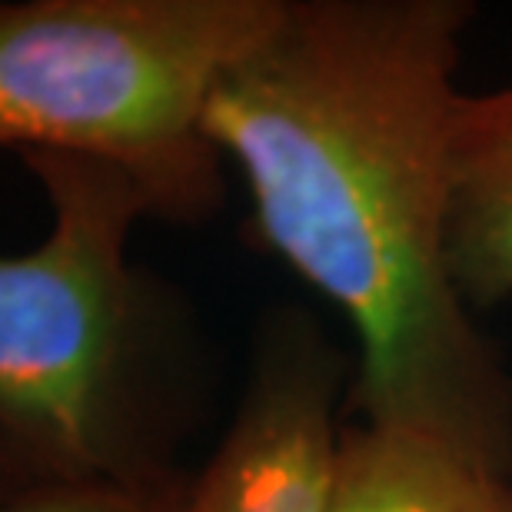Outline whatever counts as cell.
I'll use <instances>...</instances> for the list:
<instances>
[{"label":"cell","instance_id":"1","mask_svg":"<svg viewBox=\"0 0 512 512\" xmlns=\"http://www.w3.org/2000/svg\"><path fill=\"white\" fill-rule=\"evenodd\" d=\"M469 0H286L213 90L253 230L353 326L366 426L512 479V373L446 263L453 84Z\"/></svg>","mask_w":512,"mask_h":512},{"label":"cell","instance_id":"2","mask_svg":"<svg viewBox=\"0 0 512 512\" xmlns=\"http://www.w3.org/2000/svg\"><path fill=\"white\" fill-rule=\"evenodd\" d=\"M50 203L34 250L0 260L4 473L30 483H133L167 473L147 413L150 300L127 260L147 217L127 173L60 150L20 153Z\"/></svg>","mask_w":512,"mask_h":512},{"label":"cell","instance_id":"3","mask_svg":"<svg viewBox=\"0 0 512 512\" xmlns=\"http://www.w3.org/2000/svg\"><path fill=\"white\" fill-rule=\"evenodd\" d=\"M286 0H14L0 7V143L127 173L147 217L197 227L223 203L207 117L223 74Z\"/></svg>","mask_w":512,"mask_h":512},{"label":"cell","instance_id":"4","mask_svg":"<svg viewBox=\"0 0 512 512\" xmlns=\"http://www.w3.org/2000/svg\"><path fill=\"white\" fill-rule=\"evenodd\" d=\"M343 376V356L310 316H266L233 423L183 512H330Z\"/></svg>","mask_w":512,"mask_h":512},{"label":"cell","instance_id":"5","mask_svg":"<svg viewBox=\"0 0 512 512\" xmlns=\"http://www.w3.org/2000/svg\"><path fill=\"white\" fill-rule=\"evenodd\" d=\"M446 263L469 310L512 296V84L463 94L449 137Z\"/></svg>","mask_w":512,"mask_h":512},{"label":"cell","instance_id":"6","mask_svg":"<svg viewBox=\"0 0 512 512\" xmlns=\"http://www.w3.org/2000/svg\"><path fill=\"white\" fill-rule=\"evenodd\" d=\"M330 512H512V479L439 439L360 423L340 436Z\"/></svg>","mask_w":512,"mask_h":512},{"label":"cell","instance_id":"7","mask_svg":"<svg viewBox=\"0 0 512 512\" xmlns=\"http://www.w3.org/2000/svg\"><path fill=\"white\" fill-rule=\"evenodd\" d=\"M190 486L193 479L173 469L133 483H30L7 493L4 512H183Z\"/></svg>","mask_w":512,"mask_h":512}]
</instances>
